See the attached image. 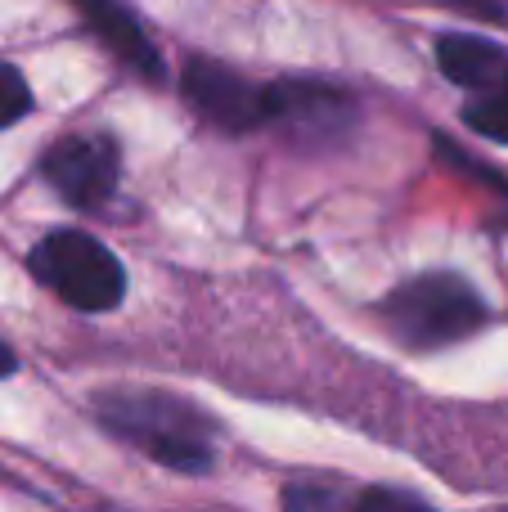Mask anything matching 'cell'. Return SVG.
<instances>
[{"instance_id":"cell-6","label":"cell","mask_w":508,"mask_h":512,"mask_svg":"<svg viewBox=\"0 0 508 512\" xmlns=\"http://www.w3.org/2000/svg\"><path fill=\"white\" fill-rule=\"evenodd\" d=\"M180 86H185L189 104H194L212 126H221V131L243 135V131L266 126V86L248 81L243 72L225 68V63L189 59Z\"/></svg>"},{"instance_id":"cell-10","label":"cell","mask_w":508,"mask_h":512,"mask_svg":"<svg viewBox=\"0 0 508 512\" xmlns=\"http://www.w3.org/2000/svg\"><path fill=\"white\" fill-rule=\"evenodd\" d=\"M27 108H32V90H27L23 72L14 63H0V131L27 117Z\"/></svg>"},{"instance_id":"cell-13","label":"cell","mask_w":508,"mask_h":512,"mask_svg":"<svg viewBox=\"0 0 508 512\" xmlns=\"http://www.w3.org/2000/svg\"><path fill=\"white\" fill-rule=\"evenodd\" d=\"M18 369V360H14V351H9L5 342H0V378H9V373Z\"/></svg>"},{"instance_id":"cell-3","label":"cell","mask_w":508,"mask_h":512,"mask_svg":"<svg viewBox=\"0 0 508 512\" xmlns=\"http://www.w3.org/2000/svg\"><path fill=\"white\" fill-rule=\"evenodd\" d=\"M32 274L72 310H113L126 297V270L95 234L54 230L32 248Z\"/></svg>"},{"instance_id":"cell-5","label":"cell","mask_w":508,"mask_h":512,"mask_svg":"<svg viewBox=\"0 0 508 512\" xmlns=\"http://www.w3.org/2000/svg\"><path fill=\"white\" fill-rule=\"evenodd\" d=\"M117 171H122V153L108 135H63L41 158V176L50 180V189L81 212H95L113 198Z\"/></svg>"},{"instance_id":"cell-8","label":"cell","mask_w":508,"mask_h":512,"mask_svg":"<svg viewBox=\"0 0 508 512\" xmlns=\"http://www.w3.org/2000/svg\"><path fill=\"white\" fill-rule=\"evenodd\" d=\"M81 14H86V23L95 27L99 41H104L117 59L131 63L140 77L162 81V54L153 50L149 32H144V23L131 14V9H122V5H86Z\"/></svg>"},{"instance_id":"cell-11","label":"cell","mask_w":508,"mask_h":512,"mask_svg":"<svg viewBox=\"0 0 508 512\" xmlns=\"http://www.w3.org/2000/svg\"><path fill=\"white\" fill-rule=\"evenodd\" d=\"M356 512H432L428 504H419L414 495H401V490H387V486H374L356 499Z\"/></svg>"},{"instance_id":"cell-9","label":"cell","mask_w":508,"mask_h":512,"mask_svg":"<svg viewBox=\"0 0 508 512\" xmlns=\"http://www.w3.org/2000/svg\"><path fill=\"white\" fill-rule=\"evenodd\" d=\"M464 122L473 126L477 135H486V140H500V144H508V81H504V86L482 90V95L468 99Z\"/></svg>"},{"instance_id":"cell-12","label":"cell","mask_w":508,"mask_h":512,"mask_svg":"<svg viewBox=\"0 0 508 512\" xmlns=\"http://www.w3.org/2000/svg\"><path fill=\"white\" fill-rule=\"evenodd\" d=\"M284 512H338V495L329 486H288Z\"/></svg>"},{"instance_id":"cell-2","label":"cell","mask_w":508,"mask_h":512,"mask_svg":"<svg viewBox=\"0 0 508 512\" xmlns=\"http://www.w3.org/2000/svg\"><path fill=\"white\" fill-rule=\"evenodd\" d=\"M383 319L405 346L437 351L486 324V301L468 279L437 270L392 288V297L383 301Z\"/></svg>"},{"instance_id":"cell-1","label":"cell","mask_w":508,"mask_h":512,"mask_svg":"<svg viewBox=\"0 0 508 512\" xmlns=\"http://www.w3.org/2000/svg\"><path fill=\"white\" fill-rule=\"evenodd\" d=\"M95 414L117 441L144 450L162 468L207 472L216 463V432L189 400L167 391H99Z\"/></svg>"},{"instance_id":"cell-7","label":"cell","mask_w":508,"mask_h":512,"mask_svg":"<svg viewBox=\"0 0 508 512\" xmlns=\"http://www.w3.org/2000/svg\"><path fill=\"white\" fill-rule=\"evenodd\" d=\"M437 63L455 86H464L468 95H482L508 81V50L486 36H468V32H450L437 41Z\"/></svg>"},{"instance_id":"cell-4","label":"cell","mask_w":508,"mask_h":512,"mask_svg":"<svg viewBox=\"0 0 508 512\" xmlns=\"http://www.w3.org/2000/svg\"><path fill=\"white\" fill-rule=\"evenodd\" d=\"M266 126H279L293 144H338L356 126V104L324 81H270Z\"/></svg>"}]
</instances>
